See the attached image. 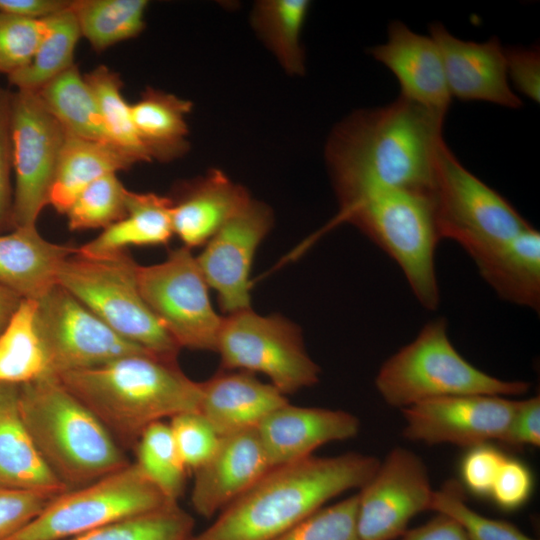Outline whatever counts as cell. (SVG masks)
<instances>
[{"label":"cell","instance_id":"cell-1","mask_svg":"<svg viewBox=\"0 0 540 540\" xmlns=\"http://www.w3.org/2000/svg\"><path fill=\"white\" fill-rule=\"evenodd\" d=\"M445 115L399 96L339 123L325 156L340 207L391 188L431 195Z\"/></svg>","mask_w":540,"mask_h":540},{"label":"cell","instance_id":"cell-2","mask_svg":"<svg viewBox=\"0 0 540 540\" xmlns=\"http://www.w3.org/2000/svg\"><path fill=\"white\" fill-rule=\"evenodd\" d=\"M379 464L348 452L272 467L190 540H275L336 496L362 488Z\"/></svg>","mask_w":540,"mask_h":540},{"label":"cell","instance_id":"cell-3","mask_svg":"<svg viewBox=\"0 0 540 540\" xmlns=\"http://www.w3.org/2000/svg\"><path fill=\"white\" fill-rule=\"evenodd\" d=\"M58 378L122 448H134L152 423L199 412L200 382L187 377L176 360L148 352L63 373Z\"/></svg>","mask_w":540,"mask_h":540},{"label":"cell","instance_id":"cell-4","mask_svg":"<svg viewBox=\"0 0 540 540\" xmlns=\"http://www.w3.org/2000/svg\"><path fill=\"white\" fill-rule=\"evenodd\" d=\"M22 420L44 462L67 488L93 483L130 462L105 426L58 376L19 385Z\"/></svg>","mask_w":540,"mask_h":540},{"label":"cell","instance_id":"cell-5","mask_svg":"<svg viewBox=\"0 0 540 540\" xmlns=\"http://www.w3.org/2000/svg\"><path fill=\"white\" fill-rule=\"evenodd\" d=\"M448 324L439 317L426 323L414 340L380 367L375 386L382 399L400 410L428 399L456 395L525 394L530 384L491 376L469 363L448 336Z\"/></svg>","mask_w":540,"mask_h":540},{"label":"cell","instance_id":"cell-6","mask_svg":"<svg viewBox=\"0 0 540 540\" xmlns=\"http://www.w3.org/2000/svg\"><path fill=\"white\" fill-rule=\"evenodd\" d=\"M335 222H349L362 231L397 263L418 302L427 310L437 309L435 251L441 239L430 194L375 191L341 207Z\"/></svg>","mask_w":540,"mask_h":540},{"label":"cell","instance_id":"cell-7","mask_svg":"<svg viewBox=\"0 0 540 540\" xmlns=\"http://www.w3.org/2000/svg\"><path fill=\"white\" fill-rule=\"evenodd\" d=\"M138 266L126 250L101 257L76 251L60 266L57 283L122 338L153 355L176 360L181 348L144 301Z\"/></svg>","mask_w":540,"mask_h":540},{"label":"cell","instance_id":"cell-8","mask_svg":"<svg viewBox=\"0 0 540 540\" xmlns=\"http://www.w3.org/2000/svg\"><path fill=\"white\" fill-rule=\"evenodd\" d=\"M431 201L440 239L456 242L474 263L531 227L459 162L444 139L436 152Z\"/></svg>","mask_w":540,"mask_h":540},{"label":"cell","instance_id":"cell-9","mask_svg":"<svg viewBox=\"0 0 540 540\" xmlns=\"http://www.w3.org/2000/svg\"><path fill=\"white\" fill-rule=\"evenodd\" d=\"M169 501L137 464L55 496L6 540H65L161 508Z\"/></svg>","mask_w":540,"mask_h":540},{"label":"cell","instance_id":"cell-10","mask_svg":"<svg viewBox=\"0 0 540 540\" xmlns=\"http://www.w3.org/2000/svg\"><path fill=\"white\" fill-rule=\"evenodd\" d=\"M216 352L226 370L266 375L284 395L319 381L320 368L308 355L300 328L280 315L251 308L222 318Z\"/></svg>","mask_w":540,"mask_h":540},{"label":"cell","instance_id":"cell-11","mask_svg":"<svg viewBox=\"0 0 540 540\" xmlns=\"http://www.w3.org/2000/svg\"><path fill=\"white\" fill-rule=\"evenodd\" d=\"M137 281L149 309L180 348L216 351L222 317L189 248L170 251L161 263L139 265Z\"/></svg>","mask_w":540,"mask_h":540},{"label":"cell","instance_id":"cell-12","mask_svg":"<svg viewBox=\"0 0 540 540\" xmlns=\"http://www.w3.org/2000/svg\"><path fill=\"white\" fill-rule=\"evenodd\" d=\"M10 131L15 172L13 226L33 227L49 194L66 130L37 91L11 93Z\"/></svg>","mask_w":540,"mask_h":540},{"label":"cell","instance_id":"cell-13","mask_svg":"<svg viewBox=\"0 0 540 540\" xmlns=\"http://www.w3.org/2000/svg\"><path fill=\"white\" fill-rule=\"evenodd\" d=\"M36 301V326L50 374L89 369L147 352L119 336L59 284Z\"/></svg>","mask_w":540,"mask_h":540},{"label":"cell","instance_id":"cell-14","mask_svg":"<svg viewBox=\"0 0 540 540\" xmlns=\"http://www.w3.org/2000/svg\"><path fill=\"white\" fill-rule=\"evenodd\" d=\"M433 491L422 459L408 449H392L358 493L360 537L400 538L413 517L430 510Z\"/></svg>","mask_w":540,"mask_h":540},{"label":"cell","instance_id":"cell-15","mask_svg":"<svg viewBox=\"0 0 540 540\" xmlns=\"http://www.w3.org/2000/svg\"><path fill=\"white\" fill-rule=\"evenodd\" d=\"M518 400L498 395H456L418 402L401 409L403 436L429 445L473 447L504 437Z\"/></svg>","mask_w":540,"mask_h":540},{"label":"cell","instance_id":"cell-16","mask_svg":"<svg viewBox=\"0 0 540 540\" xmlns=\"http://www.w3.org/2000/svg\"><path fill=\"white\" fill-rule=\"evenodd\" d=\"M273 224L270 208L250 199L205 244L196 257L209 287L228 314L250 307V271L255 252Z\"/></svg>","mask_w":540,"mask_h":540},{"label":"cell","instance_id":"cell-17","mask_svg":"<svg viewBox=\"0 0 540 540\" xmlns=\"http://www.w3.org/2000/svg\"><path fill=\"white\" fill-rule=\"evenodd\" d=\"M429 30L442 58L451 97L512 109L522 107L520 98L510 88L505 49L497 37L481 43L465 41L441 23H433Z\"/></svg>","mask_w":540,"mask_h":540},{"label":"cell","instance_id":"cell-18","mask_svg":"<svg viewBox=\"0 0 540 540\" xmlns=\"http://www.w3.org/2000/svg\"><path fill=\"white\" fill-rule=\"evenodd\" d=\"M271 468L256 428L221 437L214 454L193 471L194 511L205 518L219 514Z\"/></svg>","mask_w":540,"mask_h":540},{"label":"cell","instance_id":"cell-19","mask_svg":"<svg viewBox=\"0 0 540 540\" xmlns=\"http://www.w3.org/2000/svg\"><path fill=\"white\" fill-rule=\"evenodd\" d=\"M257 432L271 467L312 456L324 444L354 438L360 421L352 413L289 402L270 413Z\"/></svg>","mask_w":540,"mask_h":540},{"label":"cell","instance_id":"cell-20","mask_svg":"<svg viewBox=\"0 0 540 540\" xmlns=\"http://www.w3.org/2000/svg\"><path fill=\"white\" fill-rule=\"evenodd\" d=\"M369 53L395 75L401 97L447 114L452 97L439 49L430 36L394 21L388 27L387 41Z\"/></svg>","mask_w":540,"mask_h":540},{"label":"cell","instance_id":"cell-21","mask_svg":"<svg viewBox=\"0 0 540 540\" xmlns=\"http://www.w3.org/2000/svg\"><path fill=\"white\" fill-rule=\"evenodd\" d=\"M200 388L199 413L220 437L255 429L288 403L275 386L246 371L218 373L200 382Z\"/></svg>","mask_w":540,"mask_h":540},{"label":"cell","instance_id":"cell-22","mask_svg":"<svg viewBox=\"0 0 540 540\" xmlns=\"http://www.w3.org/2000/svg\"><path fill=\"white\" fill-rule=\"evenodd\" d=\"M250 199L244 187L212 169L181 185L176 199L171 198L173 233L189 249L202 246Z\"/></svg>","mask_w":540,"mask_h":540},{"label":"cell","instance_id":"cell-23","mask_svg":"<svg viewBox=\"0 0 540 540\" xmlns=\"http://www.w3.org/2000/svg\"><path fill=\"white\" fill-rule=\"evenodd\" d=\"M76 251L44 239L36 226L0 234V285L22 299L38 300L58 284L60 266Z\"/></svg>","mask_w":540,"mask_h":540},{"label":"cell","instance_id":"cell-24","mask_svg":"<svg viewBox=\"0 0 540 540\" xmlns=\"http://www.w3.org/2000/svg\"><path fill=\"white\" fill-rule=\"evenodd\" d=\"M19 385L0 383V486L59 495L67 488L51 472L20 415Z\"/></svg>","mask_w":540,"mask_h":540},{"label":"cell","instance_id":"cell-25","mask_svg":"<svg viewBox=\"0 0 540 540\" xmlns=\"http://www.w3.org/2000/svg\"><path fill=\"white\" fill-rule=\"evenodd\" d=\"M481 277L510 303L540 309V233L529 227L475 262Z\"/></svg>","mask_w":540,"mask_h":540},{"label":"cell","instance_id":"cell-26","mask_svg":"<svg viewBox=\"0 0 540 540\" xmlns=\"http://www.w3.org/2000/svg\"><path fill=\"white\" fill-rule=\"evenodd\" d=\"M137 163L113 143L67 133L50 189L49 205L65 214L75 198L98 178Z\"/></svg>","mask_w":540,"mask_h":540},{"label":"cell","instance_id":"cell-27","mask_svg":"<svg viewBox=\"0 0 540 540\" xmlns=\"http://www.w3.org/2000/svg\"><path fill=\"white\" fill-rule=\"evenodd\" d=\"M171 207L169 197L129 191L126 215L78 247L77 252L101 257L124 251L128 246L165 245L174 234Z\"/></svg>","mask_w":540,"mask_h":540},{"label":"cell","instance_id":"cell-28","mask_svg":"<svg viewBox=\"0 0 540 540\" xmlns=\"http://www.w3.org/2000/svg\"><path fill=\"white\" fill-rule=\"evenodd\" d=\"M191 110V101L152 87L131 105L137 135L151 160L170 162L188 151L186 116Z\"/></svg>","mask_w":540,"mask_h":540},{"label":"cell","instance_id":"cell-29","mask_svg":"<svg viewBox=\"0 0 540 540\" xmlns=\"http://www.w3.org/2000/svg\"><path fill=\"white\" fill-rule=\"evenodd\" d=\"M37 92L67 133L113 143L105 128L96 98L76 65Z\"/></svg>","mask_w":540,"mask_h":540},{"label":"cell","instance_id":"cell-30","mask_svg":"<svg viewBox=\"0 0 540 540\" xmlns=\"http://www.w3.org/2000/svg\"><path fill=\"white\" fill-rule=\"evenodd\" d=\"M309 5L306 0H260L251 12L253 29L289 75L305 71L300 34Z\"/></svg>","mask_w":540,"mask_h":540},{"label":"cell","instance_id":"cell-31","mask_svg":"<svg viewBox=\"0 0 540 540\" xmlns=\"http://www.w3.org/2000/svg\"><path fill=\"white\" fill-rule=\"evenodd\" d=\"M36 310V300L22 299L0 333V383L22 385L48 373Z\"/></svg>","mask_w":540,"mask_h":540},{"label":"cell","instance_id":"cell-32","mask_svg":"<svg viewBox=\"0 0 540 540\" xmlns=\"http://www.w3.org/2000/svg\"><path fill=\"white\" fill-rule=\"evenodd\" d=\"M44 20L46 32L33 58L8 76L16 89L38 91L75 65L74 52L81 33L71 6Z\"/></svg>","mask_w":540,"mask_h":540},{"label":"cell","instance_id":"cell-33","mask_svg":"<svg viewBox=\"0 0 540 540\" xmlns=\"http://www.w3.org/2000/svg\"><path fill=\"white\" fill-rule=\"evenodd\" d=\"M147 6L145 0H77L71 9L81 36L102 52L142 32Z\"/></svg>","mask_w":540,"mask_h":540},{"label":"cell","instance_id":"cell-34","mask_svg":"<svg viewBox=\"0 0 540 540\" xmlns=\"http://www.w3.org/2000/svg\"><path fill=\"white\" fill-rule=\"evenodd\" d=\"M135 463L171 502H178L185 490L188 469L174 442L169 424H150L134 446Z\"/></svg>","mask_w":540,"mask_h":540},{"label":"cell","instance_id":"cell-35","mask_svg":"<svg viewBox=\"0 0 540 540\" xmlns=\"http://www.w3.org/2000/svg\"><path fill=\"white\" fill-rule=\"evenodd\" d=\"M91 88L111 141L129 154L137 163L151 161L140 141L131 114V105L123 98L120 76L100 65L84 75Z\"/></svg>","mask_w":540,"mask_h":540},{"label":"cell","instance_id":"cell-36","mask_svg":"<svg viewBox=\"0 0 540 540\" xmlns=\"http://www.w3.org/2000/svg\"><path fill=\"white\" fill-rule=\"evenodd\" d=\"M194 519L178 502L129 517L69 540H190Z\"/></svg>","mask_w":540,"mask_h":540},{"label":"cell","instance_id":"cell-37","mask_svg":"<svg viewBox=\"0 0 540 540\" xmlns=\"http://www.w3.org/2000/svg\"><path fill=\"white\" fill-rule=\"evenodd\" d=\"M127 190L116 173L87 186L65 212L70 230H103L126 215Z\"/></svg>","mask_w":540,"mask_h":540},{"label":"cell","instance_id":"cell-38","mask_svg":"<svg viewBox=\"0 0 540 540\" xmlns=\"http://www.w3.org/2000/svg\"><path fill=\"white\" fill-rule=\"evenodd\" d=\"M430 510L455 520L469 540H535L504 520L483 516L465 502L464 488L457 480L446 481L432 494Z\"/></svg>","mask_w":540,"mask_h":540},{"label":"cell","instance_id":"cell-39","mask_svg":"<svg viewBox=\"0 0 540 540\" xmlns=\"http://www.w3.org/2000/svg\"><path fill=\"white\" fill-rule=\"evenodd\" d=\"M358 494L322 507L275 540H362L357 527Z\"/></svg>","mask_w":540,"mask_h":540},{"label":"cell","instance_id":"cell-40","mask_svg":"<svg viewBox=\"0 0 540 540\" xmlns=\"http://www.w3.org/2000/svg\"><path fill=\"white\" fill-rule=\"evenodd\" d=\"M45 32L44 19H27L0 11V73L9 76L25 67Z\"/></svg>","mask_w":540,"mask_h":540},{"label":"cell","instance_id":"cell-41","mask_svg":"<svg viewBox=\"0 0 540 540\" xmlns=\"http://www.w3.org/2000/svg\"><path fill=\"white\" fill-rule=\"evenodd\" d=\"M169 426L188 471L202 466L219 445L221 437L199 412L178 414L170 419Z\"/></svg>","mask_w":540,"mask_h":540},{"label":"cell","instance_id":"cell-42","mask_svg":"<svg viewBox=\"0 0 540 540\" xmlns=\"http://www.w3.org/2000/svg\"><path fill=\"white\" fill-rule=\"evenodd\" d=\"M57 495L0 486V540L31 522Z\"/></svg>","mask_w":540,"mask_h":540},{"label":"cell","instance_id":"cell-43","mask_svg":"<svg viewBox=\"0 0 540 540\" xmlns=\"http://www.w3.org/2000/svg\"><path fill=\"white\" fill-rule=\"evenodd\" d=\"M506 457L489 443L468 448L460 462L462 487L478 497H489Z\"/></svg>","mask_w":540,"mask_h":540},{"label":"cell","instance_id":"cell-44","mask_svg":"<svg viewBox=\"0 0 540 540\" xmlns=\"http://www.w3.org/2000/svg\"><path fill=\"white\" fill-rule=\"evenodd\" d=\"M533 486V475L529 467L520 460L506 457L489 498L503 511H516L528 502Z\"/></svg>","mask_w":540,"mask_h":540},{"label":"cell","instance_id":"cell-45","mask_svg":"<svg viewBox=\"0 0 540 540\" xmlns=\"http://www.w3.org/2000/svg\"><path fill=\"white\" fill-rule=\"evenodd\" d=\"M11 91L0 86V234L13 226V193L10 182L12 141L10 131Z\"/></svg>","mask_w":540,"mask_h":540},{"label":"cell","instance_id":"cell-46","mask_svg":"<svg viewBox=\"0 0 540 540\" xmlns=\"http://www.w3.org/2000/svg\"><path fill=\"white\" fill-rule=\"evenodd\" d=\"M507 77L515 88L533 100L540 99V53L536 47L505 49Z\"/></svg>","mask_w":540,"mask_h":540},{"label":"cell","instance_id":"cell-47","mask_svg":"<svg viewBox=\"0 0 540 540\" xmlns=\"http://www.w3.org/2000/svg\"><path fill=\"white\" fill-rule=\"evenodd\" d=\"M500 443L511 448L540 446V397L518 400L507 432Z\"/></svg>","mask_w":540,"mask_h":540},{"label":"cell","instance_id":"cell-48","mask_svg":"<svg viewBox=\"0 0 540 540\" xmlns=\"http://www.w3.org/2000/svg\"><path fill=\"white\" fill-rule=\"evenodd\" d=\"M400 540H469V538L455 520L438 513L425 524L408 529Z\"/></svg>","mask_w":540,"mask_h":540},{"label":"cell","instance_id":"cell-49","mask_svg":"<svg viewBox=\"0 0 540 540\" xmlns=\"http://www.w3.org/2000/svg\"><path fill=\"white\" fill-rule=\"evenodd\" d=\"M66 0H0V11L27 19L43 20L68 9Z\"/></svg>","mask_w":540,"mask_h":540},{"label":"cell","instance_id":"cell-50","mask_svg":"<svg viewBox=\"0 0 540 540\" xmlns=\"http://www.w3.org/2000/svg\"><path fill=\"white\" fill-rule=\"evenodd\" d=\"M22 298L0 285V333L18 308Z\"/></svg>","mask_w":540,"mask_h":540}]
</instances>
